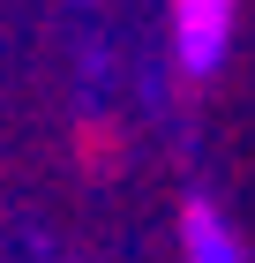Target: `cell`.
Returning <instances> with one entry per match:
<instances>
[{
  "instance_id": "1",
  "label": "cell",
  "mask_w": 255,
  "mask_h": 263,
  "mask_svg": "<svg viewBox=\"0 0 255 263\" xmlns=\"http://www.w3.org/2000/svg\"><path fill=\"white\" fill-rule=\"evenodd\" d=\"M233 15H240V0H173V61H180L188 83H203V76L225 68Z\"/></svg>"
},
{
  "instance_id": "2",
  "label": "cell",
  "mask_w": 255,
  "mask_h": 263,
  "mask_svg": "<svg viewBox=\"0 0 255 263\" xmlns=\"http://www.w3.org/2000/svg\"><path fill=\"white\" fill-rule=\"evenodd\" d=\"M180 256L188 263H248V248H240V233L225 226V211L210 196H188L180 203Z\"/></svg>"
},
{
  "instance_id": "3",
  "label": "cell",
  "mask_w": 255,
  "mask_h": 263,
  "mask_svg": "<svg viewBox=\"0 0 255 263\" xmlns=\"http://www.w3.org/2000/svg\"><path fill=\"white\" fill-rule=\"evenodd\" d=\"M75 143H83V165H90V173H113V165H120V136L105 121H83Z\"/></svg>"
}]
</instances>
